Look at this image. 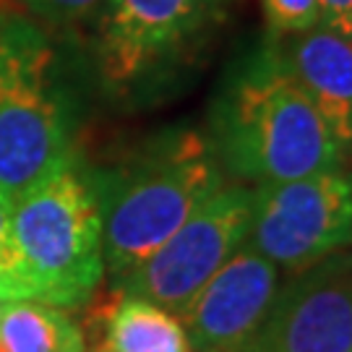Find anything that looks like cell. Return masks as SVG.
I'll return each mask as SVG.
<instances>
[{"mask_svg": "<svg viewBox=\"0 0 352 352\" xmlns=\"http://www.w3.org/2000/svg\"><path fill=\"white\" fill-rule=\"evenodd\" d=\"M91 352H193L175 314L157 302L115 292L91 316Z\"/></svg>", "mask_w": 352, "mask_h": 352, "instance_id": "obj_11", "label": "cell"}, {"mask_svg": "<svg viewBox=\"0 0 352 352\" xmlns=\"http://www.w3.org/2000/svg\"><path fill=\"white\" fill-rule=\"evenodd\" d=\"M89 186L102 217L104 272L120 282L225 186V170L209 139L177 128Z\"/></svg>", "mask_w": 352, "mask_h": 352, "instance_id": "obj_2", "label": "cell"}, {"mask_svg": "<svg viewBox=\"0 0 352 352\" xmlns=\"http://www.w3.org/2000/svg\"><path fill=\"white\" fill-rule=\"evenodd\" d=\"M11 300H6V298H0V321H3V314H6V305Z\"/></svg>", "mask_w": 352, "mask_h": 352, "instance_id": "obj_18", "label": "cell"}, {"mask_svg": "<svg viewBox=\"0 0 352 352\" xmlns=\"http://www.w3.org/2000/svg\"><path fill=\"white\" fill-rule=\"evenodd\" d=\"M0 298H6V300H37L34 287L26 279L16 277L6 269H0Z\"/></svg>", "mask_w": 352, "mask_h": 352, "instance_id": "obj_17", "label": "cell"}, {"mask_svg": "<svg viewBox=\"0 0 352 352\" xmlns=\"http://www.w3.org/2000/svg\"><path fill=\"white\" fill-rule=\"evenodd\" d=\"M209 144L225 173L256 186L327 173L344 162L340 144L277 50L261 52L219 94Z\"/></svg>", "mask_w": 352, "mask_h": 352, "instance_id": "obj_1", "label": "cell"}, {"mask_svg": "<svg viewBox=\"0 0 352 352\" xmlns=\"http://www.w3.org/2000/svg\"><path fill=\"white\" fill-rule=\"evenodd\" d=\"M13 238L39 302L74 308L100 287V206L89 180L71 167L13 204Z\"/></svg>", "mask_w": 352, "mask_h": 352, "instance_id": "obj_4", "label": "cell"}, {"mask_svg": "<svg viewBox=\"0 0 352 352\" xmlns=\"http://www.w3.org/2000/svg\"><path fill=\"white\" fill-rule=\"evenodd\" d=\"M350 39H352V32H350Z\"/></svg>", "mask_w": 352, "mask_h": 352, "instance_id": "obj_19", "label": "cell"}, {"mask_svg": "<svg viewBox=\"0 0 352 352\" xmlns=\"http://www.w3.org/2000/svg\"><path fill=\"white\" fill-rule=\"evenodd\" d=\"M266 26L272 37H292L318 26L321 6L318 0H264Z\"/></svg>", "mask_w": 352, "mask_h": 352, "instance_id": "obj_13", "label": "cell"}, {"mask_svg": "<svg viewBox=\"0 0 352 352\" xmlns=\"http://www.w3.org/2000/svg\"><path fill=\"white\" fill-rule=\"evenodd\" d=\"M321 21L318 24L350 37L352 32V0H318Z\"/></svg>", "mask_w": 352, "mask_h": 352, "instance_id": "obj_16", "label": "cell"}, {"mask_svg": "<svg viewBox=\"0 0 352 352\" xmlns=\"http://www.w3.org/2000/svg\"><path fill=\"white\" fill-rule=\"evenodd\" d=\"M26 11L39 21L52 26L81 24L104 6V0H19Z\"/></svg>", "mask_w": 352, "mask_h": 352, "instance_id": "obj_14", "label": "cell"}, {"mask_svg": "<svg viewBox=\"0 0 352 352\" xmlns=\"http://www.w3.org/2000/svg\"><path fill=\"white\" fill-rule=\"evenodd\" d=\"M279 289V269L243 245L177 316L193 352H243Z\"/></svg>", "mask_w": 352, "mask_h": 352, "instance_id": "obj_8", "label": "cell"}, {"mask_svg": "<svg viewBox=\"0 0 352 352\" xmlns=\"http://www.w3.org/2000/svg\"><path fill=\"white\" fill-rule=\"evenodd\" d=\"M0 269L11 272L16 277H24L32 285V279L24 269V261H21L19 245H16V238H13V204L6 196H0ZM34 298H37V292H34Z\"/></svg>", "mask_w": 352, "mask_h": 352, "instance_id": "obj_15", "label": "cell"}, {"mask_svg": "<svg viewBox=\"0 0 352 352\" xmlns=\"http://www.w3.org/2000/svg\"><path fill=\"white\" fill-rule=\"evenodd\" d=\"M253 188L222 186L115 289L139 295L180 316L196 292L245 245Z\"/></svg>", "mask_w": 352, "mask_h": 352, "instance_id": "obj_6", "label": "cell"}, {"mask_svg": "<svg viewBox=\"0 0 352 352\" xmlns=\"http://www.w3.org/2000/svg\"><path fill=\"white\" fill-rule=\"evenodd\" d=\"M282 39L279 58L347 157L352 151V39L321 24Z\"/></svg>", "mask_w": 352, "mask_h": 352, "instance_id": "obj_10", "label": "cell"}, {"mask_svg": "<svg viewBox=\"0 0 352 352\" xmlns=\"http://www.w3.org/2000/svg\"><path fill=\"white\" fill-rule=\"evenodd\" d=\"M212 0H104L97 60L104 81L136 84L199 29Z\"/></svg>", "mask_w": 352, "mask_h": 352, "instance_id": "obj_9", "label": "cell"}, {"mask_svg": "<svg viewBox=\"0 0 352 352\" xmlns=\"http://www.w3.org/2000/svg\"><path fill=\"white\" fill-rule=\"evenodd\" d=\"M212 3H214V0H212Z\"/></svg>", "mask_w": 352, "mask_h": 352, "instance_id": "obj_20", "label": "cell"}, {"mask_svg": "<svg viewBox=\"0 0 352 352\" xmlns=\"http://www.w3.org/2000/svg\"><path fill=\"white\" fill-rule=\"evenodd\" d=\"M245 245L298 274L352 245V175L342 167L253 188Z\"/></svg>", "mask_w": 352, "mask_h": 352, "instance_id": "obj_5", "label": "cell"}, {"mask_svg": "<svg viewBox=\"0 0 352 352\" xmlns=\"http://www.w3.org/2000/svg\"><path fill=\"white\" fill-rule=\"evenodd\" d=\"M243 352H352V245L289 274Z\"/></svg>", "mask_w": 352, "mask_h": 352, "instance_id": "obj_7", "label": "cell"}, {"mask_svg": "<svg viewBox=\"0 0 352 352\" xmlns=\"http://www.w3.org/2000/svg\"><path fill=\"white\" fill-rule=\"evenodd\" d=\"M3 352H87L84 329L47 302L11 300L0 321Z\"/></svg>", "mask_w": 352, "mask_h": 352, "instance_id": "obj_12", "label": "cell"}, {"mask_svg": "<svg viewBox=\"0 0 352 352\" xmlns=\"http://www.w3.org/2000/svg\"><path fill=\"white\" fill-rule=\"evenodd\" d=\"M68 162L55 50L37 21L0 6V196L16 204Z\"/></svg>", "mask_w": 352, "mask_h": 352, "instance_id": "obj_3", "label": "cell"}]
</instances>
